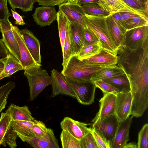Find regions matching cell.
I'll list each match as a JSON object with an SVG mask.
<instances>
[{"label": "cell", "instance_id": "obj_1", "mask_svg": "<svg viewBox=\"0 0 148 148\" xmlns=\"http://www.w3.org/2000/svg\"><path fill=\"white\" fill-rule=\"evenodd\" d=\"M117 54V66L126 74L130 87L148 86V43L134 50L121 47Z\"/></svg>", "mask_w": 148, "mask_h": 148}, {"label": "cell", "instance_id": "obj_2", "mask_svg": "<svg viewBox=\"0 0 148 148\" xmlns=\"http://www.w3.org/2000/svg\"><path fill=\"white\" fill-rule=\"evenodd\" d=\"M109 67H110L100 66L87 64L75 55L71 56L63 67L61 73L64 76L74 79L90 81H91V79L96 73Z\"/></svg>", "mask_w": 148, "mask_h": 148}, {"label": "cell", "instance_id": "obj_3", "mask_svg": "<svg viewBox=\"0 0 148 148\" xmlns=\"http://www.w3.org/2000/svg\"><path fill=\"white\" fill-rule=\"evenodd\" d=\"M86 27L96 35L101 47L117 55L118 49L114 44L108 28L106 18L99 17L85 14Z\"/></svg>", "mask_w": 148, "mask_h": 148}, {"label": "cell", "instance_id": "obj_4", "mask_svg": "<svg viewBox=\"0 0 148 148\" xmlns=\"http://www.w3.org/2000/svg\"><path fill=\"white\" fill-rule=\"evenodd\" d=\"M41 64L24 70L29 83L30 98L32 101L47 86L51 84V78Z\"/></svg>", "mask_w": 148, "mask_h": 148}, {"label": "cell", "instance_id": "obj_5", "mask_svg": "<svg viewBox=\"0 0 148 148\" xmlns=\"http://www.w3.org/2000/svg\"><path fill=\"white\" fill-rule=\"evenodd\" d=\"M65 77L79 103L89 105L94 102L96 87L93 82L79 81Z\"/></svg>", "mask_w": 148, "mask_h": 148}, {"label": "cell", "instance_id": "obj_6", "mask_svg": "<svg viewBox=\"0 0 148 148\" xmlns=\"http://www.w3.org/2000/svg\"><path fill=\"white\" fill-rule=\"evenodd\" d=\"M147 43L148 25L127 30L124 34L121 47L134 50L143 47Z\"/></svg>", "mask_w": 148, "mask_h": 148}, {"label": "cell", "instance_id": "obj_7", "mask_svg": "<svg viewBox=\"0 0 148 148\" xmlns=\"http://www.w3.org/2000/svg\"><path fill=\"white\" fill-rule=\"evenodd\" d=\"M12 119L7 109L2 112L0 117V146L6 144L11 148L17 146L16 140L17 135L12 126Z\"/></svg>", "mask_w": 148, "mask_h": 148}, {"label": "cell", "instance_id": "obj_8", "mask_svg": "<svg viewBox=\"0 0 148 148\" xmlns=\"http://www.w3.org/2000/svg\"><path fill=\"white\" fill-rule=\"evenodd\" d=\"M119 123L114 115L97 120L93 123L92 127L110 143V146Z\"/></svg>", "mask_w": 148, "mask_h": 148}, {"label": "cell", "instance_id": "obj_9", "mask_svg": "<svg viewBox=\"0 0 148 148\" xmlns=\"http://www.w3.org/2000/svg\"><path fill=\"white\" fill-rule=\"evenodd\" d=\"M12 25L9 19L0 21V32L2 35V40L10 53L20 62L18 46Z\"/></svg>", "mask_w": 148, "mask_h": 148}, {"label": "cell", "instance_id": "obj_10", "mask_svg": "<svg viewBox=\"0 0 148 148\" xmlns=\"http://www.w3.org/2000/svg\"><path fill=\"white\" fill-rule=\"evenodd\" d=\"M51 76L52 97H54L59 95H63L76 98L74 92L65 76L61 73L53 69L51 71Z\"/></svg>", "mask_w": 148, "mask_h": 148}, {"label": "cell", "instance_id": "obj_11", "mask_svg": "<svg viewBox=\"0 0 148 148\" xmlns=\"http://www.w3.org/2000/svg\"><path fill=\"white\" fill-rule=\"evenodd\" d=\"M116 96L114 115L120 123L126 120L131 115L132 97L130 91L120 92Z\"/></svg>", "mask_w": 148, "mask_h": 148}, {"label": "cell", "instance_id": "obj_12", "mask_svg": "<svg viewBox=\"0 0 148 148\" xmlns=\"http://www.w3.org/2000/svg\"><path fill=\"white\" fill-rule=\"evenodd\" d=\"M87 64L102 67H111L117 65V55L101 48L99 53L89 57L80 59Z\"/></svg>", "mask_w": 148, "mask_h": 148}, {"label": "cell", "instance_id": "obj_13", "mask_svg": "<svg viewBox=\"0 0 148 148\" xmlns=\"http://www.w3.org/2000/svg\"><path fill=\"white\" fill-rule=\"evenodd\" d=\"M59 10L62 12L70 22L78 23L86 27L85 14L81 5L67 1L59 5Z\"/></svg>", "mask_w": 148, "mask_h": 148}, {"label": "cell", "instance_id": "obj_14", "mask_svg": "<svg viewBox=\"0 0 148 148\" xmlns=\"http://www.w3.org/2000/svg\"><path fill=\"white\" fill-rule=\"evenodd\" d=\"M89 124L74 120L69 117H64L60 123L62 130L69 132L79 140L87 133L92 131V128L88 126Z\"/></svg>", "mask_w": 148, "mask_h": 148}, {"label": "cell", "instance_id": "obj_15", "mask_svg": "<svg viewBox=\"0 0 148 148\" xmlns=\"http://www.w3.org/2000/svg\"><path fill=\"white\" fill-rule=\"evenodd\" d=\"M12 28L18 46L20 62L24 70L41 64L37 63L32 56L21 34V30L13 25Z\"/></svg>", "mask_w": 148, "mask_h": 148}, {"label": "cell", "instance_id": "obj_16", "mask_svg": "<svg viewBox=\"0 0 148 148\" xmlns=\"http://www.w3.org/2000/svg\"><path fill=\"white\" fill-rule=\"evenodd\" d=\"M116 99V95L113 94H103L99 101V111L91 122L93 123L98 119L114 115Z\"/></svg>", "mask_w": 148, "mask_h": 148}, {"label": "cell", "instance_id": "obj_17", "mask_svg": "<svg viewBox=\"0 0 148 148\" xmlns=\"http://www.w3.org/2000/svg\"><path fill=\"white\" fill-rule=\"evenodd\" d=\"M133 117H128L119 123L114 137L110 144V148H123L130 139V129Z\"/></svg>", "mask_w": 148, "mask_h": 148}, {"label": "cell", "instance_id": "obj_18", "mask_svg": "<svg viewBox=\"0 0 148 148\" xmlns=\"http://www.w3.org/2000/svg\"><path fill=\"white\" fill-rule=\"evenodd\" d=\"M57 16L54 7L43 5L36 8L32 15L34 21L40 27L50 25L57 20Z\"/></svg>", "mask_w": 148, "mask_h": 148}, {"label": "cell", "instance_id": "obj_19", "mask_svg": "<svg viewBox=\"0 0 148 148\" xmlns=\"http://www.w3.org/2000/svg\"><path fill=\"white\" fill-rule=\"evenodd\" d=\"M21 33L32 58L37 63L41 64L40 41L31 31L26 28L21 30Z\"/></svg>", "mask_w": 148, "mask_h": 148}, {"label": "cell", "instance_id": "obj_20", "mask_svg": "<svg viewBox=\"0 0 148 148\" xmlns=\"http://www.w3.org/2000/svg\"><path fill=\"white\" fill-rule=\"evenodd\" d=\"M35 148H59L57 139L56 138L53 130L48 128L47 133L42 136H34L26 141Z\"/></svg>", "mask_w": 148, "mask_h": 148}, {"label": "cell", "instance_id": "obj_21", "mask_svg": "<svg viewBox=\"0 0 148 148\" xmlns=\"http://www.w3.org/2000/svg\"><path fill=\"white\" fill-rule=\"evenodd\" d=\"M97 3L110 15L120 12H128L144 16L127 5L122 0H99Z\"/></svg>", "mask_w": 148, "mask_h": 148}, {"label": "cell", "instance_id": "obj_22", "mask_svg": "<svg viewBox=\"0 0 148 148\" xmlns=\"http://www.w3.org/2000/svg\"><path fill=\"white\" fill-rule=\"evenodd\" d=\"M70 27L74 50L73 55H76L84 45L85 27L80 24L71 22H70Z\"/></svg>", "mask_w": 148, "mask_h": 148}, {"label": "cell", "instance_id": "obj_23", "mask_svg": "<svg viewBox=\"0 0 148 148\" xmlns=\"http://www.w3.org/2000/svg\"><path fill=\"white\" fill-rule=\"evenodd\" d=\"M35 120L34 121L12 120V127L17 136L23 141L26 142L28 140L34 137L31 128L35 123Z\"/></svg>", "mask_w": 148, "mask_h": 148}, {"label": "cell", "instance_id": "obj_24", "mask_svg": "<svg viewBox=\"0 0 148 148\" xmlns=\"http://www.w3.org/2000/svg\"><path fill=\"white\" fill-rule=\"evenodd\" d=\"M8 109L12 120L34 121L35 119L26 105L20 106L12 103Z\"/></svg>", "mask_w": 148, "mask_h": 148}, {"label": "cell", "instance_id": "obj_25", "mask_svg": "<svg viewBox=\"0 0 148 148\" xmlns=\"http://www.w3.org/2000/svg\"><path fill=\"white\" fill-rule=\"evenodd\" d=\"M109 32L112 41L118 49L121 47L124 34L119 28L111 15L106 18Z\"/></svg>", "mask_w": 148, "mask_h": 148}, {"label": "cell", "instance_id": "obj_26", "mask_svg": "<svg viewBox=\"0 0 148 148\" xmlns=\"http://www.w3.org/2000/svg\"><path fill=\"white\" fill-rule=\"evenodd\" d=\"M102 80L110 84L121 92H127L130 91V82L125 73Z\"/></svg>", "mask_w": 148, "mask_h": 148}, {"label": "cell", "instance_id": "obj_27", "mask_svg": "<svg viewBox=\"0 0 148 148\" xmlns=\"http://www.w3.org/2000/svg\"><path fill=\"white\" fill-rule=\"evenodd\" d=\"M57 21L58 25V32L62 50L64 44L67 29L70 25V22L66 16L61 11L59 10L57 12Z\"/></svg>", "mask_w": 148, "mask_h": 148}, {"label": "cell", "instance_id": "obj_28", "mask_svg": "<svg viewBox=\"0 0 148 148\" xmlns=\"http://www.w3.org/2000/svg\"><path fill=\"white\" fill-rule=\"evenodd\" d=\"M62 51L63 58L62 65L64 67L70 58L73 55L74 50L71 34L70 24L67 29Z\"/></svg>", "mask_w": 148, "mask_h": 148}, {"label": "cell", "instance_id": "obj_29", "mask_svg": "<svg viewBox=\"0 0 148 148\" xmlns=\"http://www.w3.org/2000/svg\"><path fill=\"white\" fill-rule=\"evenodd\" d=\"M125 73L123 71L116 65L106 68L99 71L92 77L90 80L94 82L99 80L110 78Z\"/></svg>", "mask_w": 148, "mask_h": 148}, {"label": "cell", "instance_id": "obj_30", "mask_svg": "<svg viewBox=\"0 0 148 148\" xmlns=\"http://www.w3.org/2000/svg\"><path fill=\"white\" fill-rule=\"evenodd\" d=\"M85 14L89 16L106 18L110 14L103 9L97 3H90L82 6Z\"/></svg>", "mask_w": 148, "mask_h": 148}, {"label": "cell", "instance_id": "obj_31", "mask_svg": "<svg viewBox=\"0 0 148 148\" xmlns=\"http://www.w3.org/2000/svg\"><path fill=\"white\" fill-rule=\"evenodd\" d=\"M60 138L63 148H80V140L67 132L62 130Z\"/></svg>", "mask_w": 148, "mask_h": 148}, {"label": "cell", "instance_id": "obj_32", "mask_svg": "<svg viewBox=\"0 0 148 148\" xmlns=\"http://www.w3.org/2000/svg\"><path fill=\"white\" fill-rule=\"evenodd\" d=\"M15 86L14 82L10 81L0 87V113L5 108L9 94Z\"/></svg>", "mask_w": 148, "mask_h": 148}, {"label": "cell", "instance_id": "obj_33", "mask_svg": "<svg viewBox=\"0 0 148 148\" xmlns=\"http://www.w3.org/2000/svg\"><path fill=\"white\" fill-rule=\"evenodd\" d=\"M101 48L99 42L94 44L84 45L76 56L80 59L89 57L99 53Z\"/></svg>", "mask_w": 148, "mask_h": 148}, {"label": "cell", "instance_id": "obj_34", "mask_svg": "<svg viewBox=\"0 0 148 148\" xmlns=\"http://www.w3.org/2000/svg\"><path fill=\"white\" fill-rule=\"evenodd\" d=\"M12 8L14 10L16 8L24 12L32 11L36 0H8Z\"/></svg>", "mask_w": 148, "mask_h": 148}, {"label": "cell", "instance_id": "obj_35", "mask_svg": "<svg viewBox=\"0 0 148 148\" xmlns=\"http://www.w3.org/2000/svg\"><path fill=\"white\" fill-rule=\"evenodd\" d=\"M147 25H148V19L142 16L131 18L126 20L124 24L127 30Z\"/></svg>", "mask_w": 148, "mask_h": 148}, {"label": "cell", "instance_id": "obj_36", "mask_svg": "<svg viewBox=\"0 0 148 148\" xmlns=\"http://www.w3.org/2000/svg\"><path fill=\"white\" fill-rule=\"evenodd\" d=\"M80 148H101L92 131L87 133L80 139Z\"/></svg>", "mask_w": 148, "mask_h": 148}, {"label": "cell", "instance_id": "obj_37", "mask_svg": "<svg viewBox=\"0 0 148 148\" xmlns=\"http://www.w3.org/2000/svg\"><path fill=\"white\" fill-rule=\"evenodd\" d=\"M122 0L129 6L148 18V3L145 4L136 0Z\"/></svg>", "mask_w": 148, "mask_h": 148}, {"label": "cell", "instance_id": "obj_38", "mask_svg": "<svg viewBox=\"0 0 148 148\" xmlns=\"http://www.w3.org/2000/svg\"><path fill=\"white\" fill-rule=\"evenodd\" d=\"M137 148H148V124L144 125L138 134Z\"/></svg>", "mask_w": 148, "mask_h": 148}, {"label": "cell", "instance_id": "obj_39", "mask_svg": "<svg viewBox=\"0 0 148 148\" xmlns=\"http://www.w3.org/2000/svg\"><path fill=\"white\" fill-rule=\"evenodd\" d=\"M20 64H21L20 62L13 55L10 53L8 57L4 70L0 75V80L7 77L8 72L12 68Z\"/></svg>", "mask_w": 148, "mask_h": 148}, {"label": "cell", "instance_id": "obj_40", "mask_svg": "<svg viewBox=\"0 0 148 148\" xmlns=\"http://www.w3.org/2000/svg\"><path fill=\"white\" fill-rule=\"evenodd\" d=\"M94 82L96 87L100 89L102 91L103 94L110 93L116 95L120 92L110 84L102 80H96Z\"/></svg>", "mask_w": 148, "mask_h": 148}, {"label": "cell", "instance_id": "obj_41", "mask_svg": "<svg viewBox=\"0 0 148 148\" xmlns=\"http://www.w3.org/2000/svg\"><path fill=\"white\" fill-rule=\"evenodd\" d=\"M31 129L34 136L39 137L47 133L48 128L43 122L35 119V123L32 126Z\"/></svg>", "mask_w": 148, "mask_h": 148}, {"label": "cell", "instance_id": "obj_42", "mask_svg": "<svg viewBox=\"0 0 148 148\" xmlns=\"http://www.w3.org/2000/svg\"><path fill=\"white\" fill-rule=\"evenodd\" d=\"M99 40L95 34L87 27L84 29V45L96 44Z\"/></svg>", "mask_w": 148, "mask_h": 148}, {"label": "cell", "instance_id": "obj_43", "mask_svg": "<svg viewBox=\"0 0 148 148\" xmlns=\"http://www.w3.org/2000/svg\"><path fill=\"white\" fill-rule=\"evenodd\" d=\"M92 133L101 148H110V143L99 132L93 128Z\"/></svg>", "mask_w": 148, "mask_h": 148}, {"label": "cell", "instance_id": "obj_44", "mask_svg": "<svg viewBox=\"0 0 148 148\" xmlns=\"http://www.w3.org/2000/svg\"><path fill=\"white\" fill-rule=\"evenodd\" d=\"M7 0H0V21L9 20L11 16L8 8Z\"/></svg>", "mask_w": 148, "mask_h": 148}, {"label": "cell", "instance_id": "obj_45", "mask_svg": "<svg viewBox=\"0 0 148 148\" xmlns=\"http://www.w3.org/2000/svg\"><path fill=\"white\" fill-rule=\"evenodd\" d=\"M39 5L43 6H51L59 5L67 2L68 0H36Z\"/></svg>", "mask_w": 148, "mask_h": 148}, {"label": "cell", "instance_id": "obj_46", "mask_svg": "<svg viewBox=\"0 0 148 148\" xmlns=\"http://www.w3.org/2000/svg\"><path fill=\"white\" fill-rule=\"evenodd\" d=\"M111 15L119 28L124 34L127 30L123 25L121 16L119 12L115 13Z\"/></svg>", "mask_w": 148, "mask_h": 148}, {"label": "cell", "instance_id": "obj_47", "mask_svg": "<svg viewBox=\"0 0 148 148\" xmlns=\"http://www.w3.org/2000/svg\"><path fill=\"white\" fill-rule=\"evenodd\" d=\"M119 12L121 16L123 24V26L126 20L131 18L137 16H142L145 18L140 14L133 12Z\"/></svg>", "mask_w": 148, "mask_h": 148}, {"label": "cell", "instance_id": "obj_48", "mask_svg": "<svg viewBox=\"0 0 148 148\" xmlns=\"http://www.w3.org/2000/svg\"><path fill=\"white\" fill-rule=\"evenodd\" d=\"M10 53L2 39H0V60L7 57Z\"/></svg>", "mask_w": 148, "mask_h": 148}, {"label": "cell", "instance_id": "obj_49", "mask_svg": "<svg viewBox=\"0 0 148 148\" xmlns=\"http://www.w3.org/2000/svg\"><path fill=\"white\" fill-rule=\"evenodd\" d=\"M11 11L12 14V16L15 20V24L21 25H23L25 24V23L22 16L12 9H11Z\"/></svg>", "mask_w": 148, "mask_h": 148}, {"label": "cell", "instance_id": "obj_50", "mask_svg": "<svg viewBox=\"0 0 148 148\" xmlns=\"http://www.w3.org/2000/svg\"><path fill=\"white\" fill-rule=\"evenodd\" d=\"M24 70L21 64L16 66L10 69L8 72L7 77H10V76L17 71Z\"/></svg>", "mask_w": 148, "mask_h": 148}, {"label": "cell", "instance_id": "obj_51", "mask_svg": "<svg viewBox=\"0 0 148 148\" xmlns=\"http://www.w3.org/2000/svg\"><path fill=\"white\" fill-rule=\"evenodd\" d=\"M99 0H76L75 3L81 5L90 3H97Z\"/></svg>", "mask_w": 148, "mask_h": 148}, {"label": "cell", "instance_id": "obj_52", "mask_svg": "<svg viewBox=\"0 0 148 148\" xmlns=\"http://www.w3.org/2000/svg\"><path fill=\"white\" fill-rule=\"evenodd\" d=\"M137 144L135 142H131L128 143H127L123 147V148H136Z\"/></svg>", "mask_w": 148, "mask_h": 148}, {"label": "cell", "instance_id": "obj_53", "mask_svg": "<svg viewBox=\"0 0 148 148\" xmlns=\"http://www.w3.org/2000/svg\"><path fill=\"white\" fill-rule=\"evenodd\" d=\"M141 3L146 4L148 3V0H136Z\"/></svg>", "mask_w": 148, "mask_h": 148}, {"label": "cell", "instance_id": "obj_54", "mask_svg": "<svg viewBox=\"0 0 148 148\" xmlns=\"http://www.w3.org/2000/svg\"><path fill=\"white\" fill-rule=\"evenodd\" d=\"M76 1V0H68V2L73 3H75Z\"/></svg>", "mask_w": 148, "mask_h": 148}, {"label": "cell", "instance_id": "obj_55", "mask_svg": "<svg viewBox=\"0 0 148 148\" xmlns=\"http://www.w3.org/2000/svg\"></svg>", "mask_w": 148, "mask_h": 148}]
</instances>
